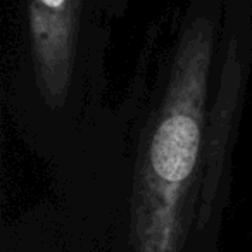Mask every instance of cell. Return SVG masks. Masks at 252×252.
I'll use <instances>...</instances> for the list:
<instances>
[{
    "label": "cell",
    "instance_id": "6da1fadb",
    "mask_svg": "<svg viewBox=\"0 0 252 252\" xmlns=\"http://www.w3.org/2000/svg\"><path fill=\"white\" fill-rule=\"evenodd\" d=\"M214 23L200 14L185 28L161 107L137 164L131 195L135 252H185L200 226L206 100Z\"/></svg>",
    "mask_w": 252,
    "mask_h": 252
},
{
    "label": "cell",
    "instance_id": "7a4b0ae2",
    "mask_svg": "<svg viewBox=\"0 0 252 252\" xmlns=\"http://www.w3.org/2000/svg\"><path fill=\"white\" fill-rule=\"evenodd\" d=\"M245 52L233 26L228 30L218 95L206 119L200 193V226H206L226 190V171L245 87Z\"/></svg>",
    "mask_w": 252,
    "mask_h": 252
},
{
    "label": "cell",
    "instance_id": "3957f363",
    "mask_svg": "<svg viewBox=\"0 0 252 252\" xmlns=\"http://www.w3.org/2000/svg\"><path fill=\"white\" fill-rule=\"evenodd\" d=\"M85 0H28V30L36 87L54 109L66 102L76 59Z\"/></svg>",
    "mask_w": 252,
    "mask_h": 252
}]
</instances>
